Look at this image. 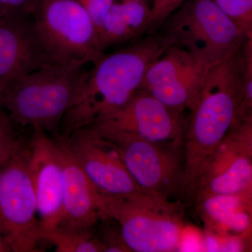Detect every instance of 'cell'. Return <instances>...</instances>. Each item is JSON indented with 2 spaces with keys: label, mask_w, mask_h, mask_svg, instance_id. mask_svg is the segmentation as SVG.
I'll list each match as a JSON object with an SVG mask.
<instances>
[{
  "label": "cell",
  "mask_w": 252,
  "mask_h": 252,
  "mask_svg": "<svg viewBox=\"0 0 252 252\" xmlns=\"http://www.w3.org/2000/svg\"><path fill=\"white\" fill-rule=\"evenodd\" d=\"M249 46L244 39L209 68L186 123L185 193H190L215 149L238 123L245 104Z\"/></svg>",
  "instance_id": "1"
},
{
  "label": "cell",
  "mask_w": 252,
  "mask_h": 252,
  "mask_svg": "<svg viewBox=\"0 0 252 252\" xmlns=\"http://www.w3.org/2000/svg\"><path fill=\"white\" fill-rule=\"evenodd\" d=\"M171 43L152 33L127 47L102 54L87 70L79 97L63 118L60 135L66 140L76 131L120 108L140 90L147 69Z\"/></svg>",
  "instance_id": "2"
},
{
  "label": "cell",
  "mask_w": 252,
  "mask_h": 252,
  "mask_svg": "<svg viewBox=\"0 0 252 252\" xmlns=\"http://www.w3.org/2000/svg\"><path fill=\"white\" fill-rule=\"evenodd\" d=\"M86 64H46L10 84L1 94L0 107L18 127L41 129L60 139L63 118L84 85Z\"/></svg>",
  "instance_id": "3"
},
{
  "label": "cell",
  "mask_w": 252,
  "mask_h": 252,
  "mask_svg": "<svg viewBox=\"0 0 252 252\" xmlns=\"http://www.w3.org/2000/svg\"><path fill=\"white\" fill-rule=\"evenodd\" d=\"M103 195L104 219L119 224L123 241L130 252H171L180 248L185 228L180 202L149 193Z\"/></svg>",
  "instance_id": "4"
},
{
  "label": "cell",
  "mask_w": 252,
  "mask_h": 252,
  "mask_svg": "<svg viewBox=\"0 0 252 252\" xmlns=\"http://www.w3.org/2000/svg\"><path fill=\"white\" fill-rule=\"evenodd\" d=\"M31 17L49 64H88L102 55L97 28L79 0H36Z\"/></svg>",
  "instance_id": "5"
},
{
  "label": "cell",
  "mask_w": 252,
  "mask_h": 252,
  "mask_svg": "<svg viewBox=\"0 0 252 252\" xmlns=\"http://www.w3.org/2000/svg\"><path fill=\"white\" fill-rule=\"evenodd\" d=\"M28 138L0 162V233L11 252H42L43 241L28 161Z\"/></svg>",
  "instance_id": "6"
},
{
  "label": "cell",
  "mask_w": 252,
  "mask_h": 252,
  "mask_svg": "<svg viewBox=\"0 0 252 252\" xmlns=\"http://www.w3.org/2000/svg\"><path fill=\"white\" fill-rule=\"evenodd\" d=\"M160 28L172 46L209 63L220 61L248 36L211 0H186Z\"/></svg>",
  "instance_id": "7"
},
{
  "label": "cell",
  "mask_w": 252,
  "mask_h": 252,
  "mask_svg": "<svg viewBox=\"0 0 252 252\" xmlns=\"http://www.w3.org/2000/svg\"><path fill=\"white\" fill-rule=\"evenodd\" d=\"M83 130L112 144L127 171L144 191L170 200L185 193L184 150L154 144L126 132Z\"/></svg>",
  "instance_id": "8"
},
{
  "label": "cell",
  "mask_w": 252,
  "mask_h": 252,
  "mask_svg": "<svg viewBox=\"0 0 252 252\" xmlns=\"http://www.w3.org/2000/svg\"><path fill=\"white\" fill-rule=\"evenodd\" d=\"M186 123L183 114L140 89L122 107L83 129L126 132L154 144L184 150Z\"/></svg>",
  "instance_id": "9"
},
{
  "label": "cell",
  "mask_w": 252,
  "mask_h": 252,
  "mask_svg": "<svg viewBox=\"0 0 252 252\" xmlns=\"http://www.w3.org/2000/svg\"><path fill=\"white\" fill-rule=\"evenodd\" d=\"M252 119L235 124L215 149L190 193L252 195Z\"/></svg>",
  "instance_id": "10"
},
{
  "label": "cell",
  "mask_w": 252,
  "mask_h": 252,
  "mask_svg": "<svg viewBox=\"0 0 252 252\" xmlns=\"http://www.w3.org/2000/svg\"><path fill=\"white\" fill-rule=\"evenodd\" d=\"M212 64L179 46H170L151 64L140 89L183 114L193 106Z\"/></svg>",
  "instance_id": "11"
},
{
  "label": "cell",
  "mask_w": 252,
  "mask_h": 252,
  "mask_svg": "<svg viewBox=\"0 0 252 252\" xmlns=\"http://www.w3.org/2000/svg\"><path fill=\"white\" fill-rule=\"evenodd\" d=\"M28 161L42 234L56 228L62 216L64 177L59 141L41 129H32L28 138Z\"/></svg>",
  "instance_id": "12"
},
{
  "label": "cell",
  "mask_w": 252,
  "mask_h": 252,
  "mask_svg": "<svg viewBox=\"0 0 252 252\" xmlns=\"http://www.w3.org/2000/svg\"><path fill=\"white\" fill-rule=\"evenodd\" d=\"M63 140L100 193L113 196L147 193L136 183L117 151L108 141L86 130L76 131Z\"/></svg>",
  "instance_id": "13"
},
{
  "label": "cell",
  "mask_w": 252,
  "mask_h": 252,
  "mask_svg": "<svg viewBox=\"0 0 252 252\" xmlns=\"http://www.w3.org/2000/svg\"><path fill=\"white\" fill-rule=\"evenodd\" d=\"M47 64L31 16L0 17V99L10 84Z\"/></svg>",
  "instance_id": "14"
},
{
  "label": "cell",
  "mask_w": 252,
  "mask_h": 252,
  "mask_svg": "<svg viewBox=\"0 0 252 252\" xmlns=\"http://www.w3.org/2000/svg\"><path fill=\"white\" fill-rule=\"evenodd\" d=\"M58 141L64 177L62 216L58 226L74 230H93L99 220H104L103 193L88 178L65 141Z\"/></svg>",
  "instance_id": "15"
},
{
  "label": "cell",
  "mask_w": 252,
  "mask_h": 252,
  "mask_svg": "<svg viewBox=\"0 0 252 252\" xmlns=\"http://www.w3.org/2000/svg\"><path fill=\"white\" fill-rule=\"evenodd\" d=\"M150 21L151 8L145 1L114 2L97 31L99 54L148 33Z\"/></svg>",
  "instance_id": "16"
},
{
  "label": "cell",
  "mask_w": 252,
  "mask_h": 252,
  "mask_svg": "<svg viewBox=\"0 0 252 252\" xmlns=\"http://www.w3.org/2000/svg\"><path fill=\"white\" fill-rule=\"evenodd\" d=\"M196 199L208 228L218 233L244 235L252 226V195H210Z\"/></svg>",
  "instance_id": "17"
},
{
  "label": "cell",
  "mask_w": 252,
  "mask_h": 252,
  "mask_svg": "<svg viewBox=\"0 0 252 252\" xmlns=\"http://www.w3.org/2000/svg\"><path fill=\"white\" fill-rule=\"evenodd\" d=\"M43 241H46L58 252H105L103 244L93 230H74L62 227L42 232Z\"/></svg>",
  "instance_id": "18"
},
{
  "label": "cell",
  "mask_w": 252,
  "mask_h": 252,
  "mask_svg": "<svg viewBox=\"0 0 252 252\" xmlns=\"http://www.w3.org/2000/svg\"><path fill=\"white\" fill-rule=\"evenodd\" d=\"M245 36H252V0H211Z\"/></svg>",
  "instance_id": "19"
},
{
  "label": "cell",
  "mask_w": 252,
  "mask_h": 252,
  "mask_svg": "<svg viewBox=\"0 0 252 252\" xmlns=\"http://www.w3.org/2000/svg\"><path fill=\"white\" fill-rule=\"evenodd\" d=\"M18 130L7 113L0 107V162L9 157L26 137Z\"/></svg>",
  "instance_id": "20"
},
{
  "label": "cell",
  "mask_w": 252,
  "mask_h": 252,
  "mask_svg": "<svg viewBox=\"0 0 252 252\" xmlns=\"http://www.w3.org/2000/svg\"><path fill=\"white\" fill-rule=\"evenodd\" d=\"M186 0H153L151 8L150 27L148 33L157 32L167 18L177 11Z\"/></svg>",
  "instance_id": "21"
},
{
  "label": "cell",
  "mask_w": 252,
  "mask_h": 252,
  "mask_svg": "<svg viewBox=\"0 0 252 252\" xmlns=\"http://www.w3.org/2000/svg\"><path fill=\"white\" fill-rule=\"evenodd\" d=\"M36 0H0L3 16L11 17L31 16Z\"/></svg>",
  "instance_id": "22"
},
{
  "label": "cell",
  "mask_w": 252,
  "mask_h": 252,
  "mask_svg": "<svg viewBox=\"0 0 252 252\" xmlns=\"http://www.w3.org/2000/svg\"><path fill=\"white\" fill-rule=\"evenodd\" d=\"M95 25L97 31L102 25L104 17L115 1L114 0H79Z\"/></svg>",
  "instance_id": "23"
},
{
  "label": "cell",
  "mask_w": 252,
  "mask_h": 252,
  "mask_svg": "<svg viewBox=\"0 0 252 252\" xmlns=\"http://www.w3.org/2000/svg\"><path fill=\"white\" fill-rule=\"evenodd\" d=\"M11 252L9 244L5 240L2 235L0 233V252Z\"/></svg>",
  "instance_id": "24"
},
{
  "label": "cell",
  "mask_w": 252,
  "mask_h": 252,
  "mask_svg": "<svg viewBox=\"0 0 252 252\" xmlns=\"http://www.w3.org/2000/svg\"><path fill=\"white\" fill-rule=\"evenodd\" d=\"M2 16V11H1V6H0V17H1Z\"/></svg>",
  "instance_id": "25"
},
{
  "label": "cell",
  "mask_w": 252,
  "mask_h": 252,
  "mask_svg": "<svg viewBox=\"0 0 252 252\" xmlns=\"http://www.w3.org/2000/svg\"><path fill=\"white\" fill-rule=\"evenodd\" d=\"M133 1H145V0H133Z\"/></svg>",
  "instance_id": "26"
}]
</instances>
